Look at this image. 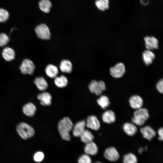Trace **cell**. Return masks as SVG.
<instances>
[{"label": "cell", "mask_w": 163, "mask_h": 163, "mask_svg": "<svg viewBox=\"0 0 163 163\" xmlns=\"http://www.w3.org/2000/svg\"><path fill=\"white\" fill-rule=\"evenodd\" d=\"M123 128L125 133L129 136L134 135L137 131L136 126L133 123H125L123 125Z\"/></svg>", "instance_id": "cell-18"}, {"label": "cell", "mask_w": 163, "mask_h": 163, "mask_svg": "<svg viewBox=\"0 0 163 163\" xmlns=\"http://www.w3.org/2000/svg\"><path fill=\"white\" fill-rule=\"evenodd\" d=\"M141 3L143 5H148L149 3V0H140Z\"/></svg>", "instance_id": "cell-36"}, {"label": "cell", "mask_w": 163, "mask_h": 163, "mask_svg": "<svg viewBox=\"0 0 163 163\" xmlns=\"http://www.w3.org/2000/svg\"><path fill=\"white\" fill-rule=\"evenodd\" d=\"M45 72L46 75L51 78H55L58 73L57 67L54 65L49 64L46 67Z\"/></svg>", "instance_id": "cell-22"}, {"label": "cell", "mask_w": 163, "mask_h": 163, "mask_svg": "<svg viewBox=\"0 0 163 163\" xmlns=\"http://www.w3.org/2000/svg\"><path fill=\"white\" fill-rule=\"evenodd\" d=\"M20 69L22 74H28L31 75L34 73L35 66L33 62L31 60L25 59L22 62Z\"/></svg>", "instance_id": "cell-7"}, {"label": "cell", "mask_w": 163, "mask_h": 163, "mask_svg": "<svg viewBox=\"0 0 163 163\" xmlns=\"http://www.w3.org/2000/svg\"><path fill=\"white\" fill-rule=\"evenodd\" d=\"M103 121L108 124L114 123L116 120V116L114 113L111 110H108L104 112L102 115Z\"/></svg>", "instance_id": "cell-14"}, {"label": "cell", "mask_w": 163, "mask_h": 163, "mask_svg": "<svg viewBox=\"0 0 163 163\" xmlns=\"http://www.w3.org/2000/svg\"><path fill=\"white\" fill-rule=\"evenodd\" d=\"M148 110L145 108H141L136 109L134 113V116L132 121L134 124L138 126L143 125L149 118Z\"/></svg>", "instance_id": "cell-2"}, {"label": "cell", "mask_w": 163, "mask_h": 163, "mask_svg": "<svg viewBox=\"0 0 163 163\" xmlns=\"http://www.w3.org/2000/svg\"><path fill=\"white\" fill-rule=\"evenodd\" d=\"M156 88L160 93H162L163 92V80L161 79L156 83Z\"/></svg>", "instance_id": "cell-34"}, {"label": "cell", "mask_w": 163, "mask_h": 163, "mask_svg": "<svg viewBox=\"0 0 163 163\" xmlns=\"http://www.w3.org/2000/svg\"><path fill=\"white\" fill-rule=\"evenodd\" d=\"M98 104L103 109H105L110 105V102L108 97L105 95H101L97 100Z\"/></svg>", "instance_id": "cell-27"}, {"label": "cell", "mask_w": 163, "mask_h": 163, "mask_svg": "<svg viewBox=\"0 0 163 163\" xmlns=\"http://www.w3.org/2000/svg\"><path fill=\"white\" fill-rule=\"evenodd\" d=\"M86 144L84 148V151L86 154L94 155L97 153L98 149L95 143L91 141Z\"/></svg>", "instance_id": "cell-15"}, {"label": "cell", "mask_w": 163, "mask_h": 163, "mask_svg": "<svg viewBox=\"0 0 163 163\" xmlns=\"http://www.w3.org/2000/svg\"><path fill=\"white\" fill-rule=\"evenodd\" d=\"M142 56L144 62L147 66L152 64L155 58L154 53L151 50H147L143 52Z\"/></svg>", "instance_id": "cell-16"}, {"label": "cell", "mask_w": 163, "mask_h": 163, "mask_svg": "<svg viewBox=\"0 0 163 163\" xmlns=\"http://www.w3.org/2000/svg\"><path fill=\"white\" fill-rule=\"evenodd\" d=\"M143 149L142 148H141L139 150V153H141L142 151H143Z\"/></svg>", "instance_id": "cell-37"}, {"label": "cell", "mask_w": 163, "mask_h": 163, "mask_svg": "<svg viewBox=\"0 0 163 163\" xmlns=\"http://www.w3.org/2000/svg\"><path fill=\"white\" fill-rule=\"evenodd\" d=\"M37 97L40 101V103L42 105L46 106L51 104L52 97L48 92H45L39 94Z\"/></svg>", "instance_id": "cell-17"}, {"label": "cell", "mask_w": 163, "mask_h": 163, "mask_svg": "<svg viewBox=\"0 0 163 163\" xmlns=\"http://www.w3.org/2000/svg\"><path fill=\"white\" fill-rule=\"evenodd\" d=\"M40 9L45 13H49L52 6L51 2L49 0H40L39 2Z\"/></svg>", "instance_id": "cell-24"}, {"label": "cell", "mask_w": 163, "mask_h": 163, "mask_svg": "<svg viewBox=\"0 0 163 163\" xmlns=\"http://www.w3.org/2000/svg\"><path fill=\"white\" fill-rule=\"evenodd\" d=\"M86 126L88 128L95 130H98L100 128V123L95 116H90L87 118Z\"/></svg>", "instance_id": "cell-10"}, {"label": "cell", "mask_w": 163, "mask_h": 163, "mask_svg": "<svg viewBox=\"0 0 163 163\" xmlns=\"http://www.w3.org/2000/svg\"><path fill=\"white\" fill-rule=\"evenodd\" d=\"M129 101L131 107L136 110L142 108L143 104L142 99L137 95L131 96L129 99Z\"/></svg>", "instance_id": "cell-11"}, {"label": "cell", "mask_w": 163, "mask_h": 163, "mask_svg": "<svg viewBox=\"0 0 163 163\" xmlns=\"http://www.w3.org/2000/svg\"><path fill=\"white\" fill-rule=\"evenodd\" d=\"M145 47L147 50H151L158 48V41L153 36H146L144 37Z\"/></svg>", "instance_id": "cell-9"}, {"label": "cell", "mask_w": 163, "mask_h": 163, "mask_svg": "<svg viewBox=\"0 0 163 163\" xmlns=\"http://www.w3.org/2000/svg\"><path fill=\"white\" fill-rule=\"evenodd\" d=\"M80 137L82 141L85 143L93 141L94 139V136L91 133L85 129Z\"/></svg>", "instance_id": "cell-28"}, {"label": "cell", "mask_w": 163, "mask_h": 163, "mask_svg": "<svg viewBox=\"0 0 163 163\" xmlns=\"http://www.w3.org/2000/svg\"><path fill=\"white\" fill-rule=\"evenodd\" d=\"M104 155L107 159L112 162L117 161L120 157L118 152L116 149L113 147L106 149L104 152Z\"/></svg>", "instance_id": "cell-8"}, {"label": "cell", "mask_w": 163, "mask_h": 163, "mask_svg": "<svg viewBox=\"0 0 163 163\" xmlns=\"http://www.w3.org/2000/svg\"><path fill=\"white\" fill-rule=\"evenodd\" d=\"M73 126L71 120L68 117H64L59 121L58 124V129L63 139L66 141L70 140L69 133L72 129Z\"/></svg>", "instance_id": "cell-1"}, {"label": "cell", "mask_w": 163, "mask_h": 163, "mask_svg": "<svg viewBox=\"0 0 163 163\" xmlns=\"http://www.w3.org/2000/svg\"><path fill=\"white\" fill-rule=\"evenodd\" d=\"M158 133L159 135L158 137L159 140L162 141L163 139V129L162 127L158 129Z\"/></svg>", "instance_id": "cell-35"}, {"label": "cell", "mask_w": 163, "mask_h": 163, "mask_svg": "<svg viewBox=\"0 0 163 163\" xmlns=\"http://www.w3.org/2000/svg\"><path fill=\"white\" fill-rule=\"evenodd\" d=\"M35 30L39 38L44 40L50 39V33L49 28L46 24H42L38 25L35 27Z\"/></svg>", "instance_id": "cell-5"}, {"label": "cell", "mask_w": 163, "mask_h": 163, "mask_svg": "<svg viewBox=\"0 0 163 163\" xmlns=\"http://www.w3.org/2000/svg\"><path fill=\"white\" fill-rule=\"evenodd\" d=\"M126 71L124 64L121 62L117 63L115 65L110 69V75L115 78H119L122 77Z\"/></svg>", "instance_id": "cell-6"}, {"label": "cell", "mask_w": 163, "mask_h": 163, "mask_svg": "<svg viewBox=\"0 0 163 163\" xmlns=\"http://www.w3.org/2000/svg\"><path fill=\"white\" fill-rule=\"evenodd\" d=\"M9 41V37L6 34H0V46L4 47L7 44Z\"/></svg>", "instance_id": "cell-32"}, {"label": "cell", "mask_w": 163, "mask_h": 163, "mask_svg": "<svg viewBox=\"0 0 163 163\" xmlns=\"http://www.w3.org/2000/svg\"><path fill=\"white\" fill-rule=\"evenodd\" d=\"M34 82L40 91H44L47 88V82L43 77L36 78L34 79Z\"/></svg>", "instance_id": "cell-23"}, {"label": "cell", "mask_w": 163, "mask_h": 163, "mask_svg": "<svg viewBox=\"0 0 163 163\" xmlns=\"http://www.w3.org/2000/svg\"><path fill=\"white\" fill-rule=\"evenodd\" d=\"M89 88L91 93L99 96L105 90L106 85L105 83L102 81H97L93 80L89 85Z\"/></svg>", "instance_id": "cell-4"}, {"label": "cell", "mask_w": 163, "mask_h": 163, "mask_svg": "<svg viewBox=\"0 0 163 163\" xmlns=\"http://www.w3.org/2000/svg\"><path fill=\"white\" fill-rule=\"evenodd\" d=\"M44 157V153L40 151L36 152L34 156V159L37 162H40L43 159Z\"/></svg>", "instance_id": "cell-33"}, {"label": "cell", "mask_w": 163, "mask_h": 163, "mask_svg": "<svg viewBox=\"0 0 163 163\" xmlns=\"http://www.w3.org/2000/svg\"><path fill=\"white\" fill-rule=\"evenodd\" d=\"M140 131L143 138L149 141L151 140L156 134L155 131L149 126H145L141 128Z\"/></svg>", "instance_id": "cell-12"}, {"label": "cell", "mask_w": 163, "mask_h": 163, "mask_svg": "<svg viewBox=\"0 0 163 163\" xmlns=\"http://www.w3.org/2000/svg\"><path fill=\"white\" fill-rule=\"evenodd\" d=\"M54 83L58 87L62 88L67 85L68 81L66 77L62 75L59 77H56L55 78Z\"/></svg>", "instance_id": "cell-25"}, {"label": "cell", "mask_w": 163, "mask_h": 163, "mask_svg": "<svg viewBox=\"0 0 163 163\" xmlns=\"http://www.w3.org/2000/svg\"><path fill=\"white\" fill-rule=\"evenodd\" d=\"M2 54L4 59L8 62L14 59L15 56V53L14 50L8 47L4 48Z\"/></svg>", "instance_id": "cell-19"}, {"label": "cell", "mask_w": 163, "mask_h": 163, "mask_svg": "<svg viewBox=\"0 0 163 163\" xmlns=\"http://www.w3.org/2000/svg\"><path fill=\"white\" fill-rule=\"evenodd\" d=\"M123 162V163H137V159L134 154L130 153L124 155Z\"/></svg>", "instance_id": "cell-29"}, {"label": "cell", "mask_w": 163, "mask_h": 163, "mask_svg": "<svg viewBox=\"0 0 163 163\" xmlns=\"http://www.w3.org/2000/svg\"><path fill=\"white\" fill-rule=\"evenodd\" d=\"M86 122L85 120L80 121L74 125L73 128L72 133L75 137H80L85 130Z\"/></svg>", "instance_id": "cell-13"}, {"label": "cell", "mask_w": 163, "mask_h": 163, "mask_svg": "<svg viewBox=\"0 0 163 163\" xmlns=\"http://www.w3.org/2000/svg\"><path fill=\"white\" fill-rule=\"evenodd\" d=\"M17 131L19 136L24 139L32 137L34 134L33 128L24 123H21L18 125Z\"/></svg>", "instance_id": "cell-3"}, {"label": "cell", "mask_w": 163, "mask_h": 163, "mask_svg": "<svg viewBox=\"0 0 163 163\" xmlns=\"http://www.w3.org/2000/svg\"><path fill=\"white\" fill-rule=\"evenodd\" d=\"M91 162L90 156L86 154L81 155L78 159V163H91Z\"/></svg>", "instance_id": "cell-31"}, {"label": "cell", "mask_w": 163, "mask_h": 163, "mask_svg": "<svg viewBox=\"0 0 163 163\" xmlns=\"http://www.w3.org/2000/svg\"><path fill=\"white\" fill-rule=\"evenodd\" d=\"M36 110L35 106L31 103L25 104L23 107V111L26 115L32 117L34 115Z\"/></svg>", "instance_id": "cell-20"}, {"label": "cell", "mask_w": 163, "mask_h": 163, "mask_svg": "<svg viewBox=\"0 0 163 163\" xmlns=\"http://www.w3.org/2000/svg\"><path fill=\"white\" fill-rule=\"evenodd\" d=\"M8 12L6 10L3 8H0V22H6L9 18Z\"/></svg>", "instance_id": "cell-30"}, {"label": "cell", "mask_w": 163, "mask_h": 163, "mask_svg": "<svg viewBox=\"0 0 163 163\" xmlns=\"http://www.w3.org/2000/svg\"><path fill=\"white\" fill-rule=\"evenodd\" d=\"M101 163V162H95V163Z\"/></svg>", "instance_id": "cell-38"}, {"label": "cell", "mask_w": 163, "mask_h": 163, "mask_svg": "<svg viewBox=\"0 0 163 163\" xmlns=\"http://www.w3.org/2000/svg\"><path fill=\"white\" fill-rule=\"evenodd\" d=\"M59 68L63 72L70 73L72 71V65L69 60H63L61 62Z\"/></svg>", "instance_id": "cell-21"}, {"label": "cell", "mask_w": 163, "mask_h": 163, "mask_svg": "<svg viewBox=\"0 0 163 163\" xmlns=\"http://www.w3.org/2000/svg\"><path fill=\"white\" fill-rule=\"evenodd\" d=\"M95 5L99 10L104 11L109 8V0H96Z\"/></svg>", "instance_id": "cell-26"}]
</instances>
